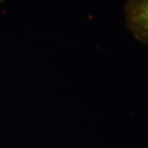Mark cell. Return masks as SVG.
Segmentation results:
<instances>
[{"mask_svg":"<svg viewBox=\"0 0 148 148\" xmlns=\"http://www.w3.org/2000/svg\"><path fill=\"white\" fill-rule=\"evenodd\" d=\"M124 12L127 29L138 40L148 45V0H127Z\"/></svg>","mask_w":148,"mask_h":148,"instance_id":"1","label":"cell"}]
</instances>
